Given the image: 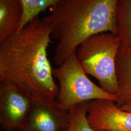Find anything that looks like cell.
Masks as SVG:
<instances>
[{
    "label": "cell",
    "instance_id": "cell-1",
    "mask_svg": "<svg viewBox=\"0 0 131 131\" xmlns=\"http://www.w3.org/2000/svg\"><path fill=\"white\" fill-rule=\"evenodd\" d=\"M50 26L39 17L0 43V83L17 85L36 100H56L58 91L48 48Z\"/></svg>",
    "mask_w": 131,
    "mask_h": 131
},
{
    "label": "cell",
    "instance_id": "cell-2",
    "mask_svg": "<svg viewBox=\"0 0 131 131\" xmlns=\"http://www.w3.org/2000/svg\"><path fill=\"white\" fill-rule=\"evenodd\" d=\"M118 0H63L50 8L43 19L58 44L54 60L60 65L91 37L110 32L117 35Z\"/></svg>",
    "mask_w": 131,
    "mask_h": 131
},
{
    "label": "cell",
    "instance_id": "cell-3",
    "mask_svg": "<svg viewBox=\"0 0 131 131\" xmlns=\"http://www.w3.org/2000/svg\"><path fill=\"white\" fill-rule=\"evenodd\" d=\"M121 45L117 34L101 33L83 42L75 52L77 60L86 73L97 80L103 90L117 96L118 89L116 61Z\"/></svg>",
    "mask_w": 131,
    "mask_h": 131
},
{
    "label": "cell",
    "instance_id": "cell-4",
    "mask_svg": "<svg viewBox=\"0 0 131 131\" xmlns=\"http://www.w3.org/2000/svg\"><path fill=\"white\" fill-rule=\"evenodd\" d=\"M52 73L58 82L55 101L64 111H69L76 104L95 100L106 99L116 103L119 101L117 96L106 92L89 79L78 61L75 52L53 69Z\"/></svg>",
    "mask_w": 131,
    "mask_h": 131
},
{
    "label": "cell",
    "instance_id": "cell-5",
    "mask_svg": "<svg viewBox=\"0 0 131 131\" xmlns=\"http://www.w3.org/2000/svg\"><path fill=\"white\" fill-rule=\"evenodd\" d=\"M35 99L19 86L0 83V124L6 131L20 130Z\"/></svg>",
    "mask_w": 131,
    "mask_h": 131
},
{
    "label": "cell",
    "instance_id": "cell-6",
    "mask_svg": "<svg viewBox=\"0 0 131 131\" xmlns=\"http://www.w3.org/2000/svg\"><path fill=\"white\" fill-rule=\"evenodd\" d=\"M87 119L95 131H131V112L121 109L111 100L89 102Z\"/></svg>",
    "mask_w": 131,
    "mask_h": 131
},
{
    "label": "cell",
    "instance_id": "cell-7",
    "mask_svg": "<svg viewBox=\"0 0 131 131\" xmlns=\"http://www.w3.org/2000/svg\"><path fill=\"white\" fill-rule=\"evenodd\" d=\"M69 111L62 110L55 100H36L20 131H66Z\"/></svg>",
    "mask_w": 131,
    "mask_h": 131
},
{
    "label": "cell",
    "instance_id": "cell-8",
    "mask_svg": "<svg viewBox=\"0 0 131 131\" xmlns=\"http://www.w3.org/2000/svg\"><path fill=\"white\" fill-rule=\"evenodd\" d=\"M24 13L21 0H0V43L19 32Z\"/></svg>",
    "mask_w": 131,
    "mask_h": 131
},
{
    "label": "cell",
    "instance_id": "cell-9",
    "mask_svg": "<svg viewBox=\"0 0 131 131\" xmlns=\"http://www.w3.org/2000/svg\"><path fill=\"white\" fill-rule=\"evenodd\" d=\"M119 101L117 106L131 102V48L121 45L116 61Z\"/></svg>",
    "mask_w": 131,
    "mask_h": 131
},
{
    "label": "cell",
    "instance_id": "cell-10",
    "mask_svg": "<svg viewBox=\"0 0 131 131\" xmlns=\"http://www.w3.org/2000/svg\"><path fill=\"white\" fill-rule=\"evenodd\" d=\"M116 21L121 46L131 48V0H118Z\"/></svg>",
    "mask_w": 131,
    "mask_h": 131
},
{
    "label": "cell",
    "instance_id": "cell-11",
    "mask_svg": "<svg viewBox=\"0 0 131 131\" xmlns=\"http://www.w3.org/2000/svg\"><path fill=\"white\" fill-rule=\"evenodd\" d=\"M89 102L76 104L69 111V123L66 131H95L87 119Z\"/></svg>",
    "mask_w": 131,
    "mask_h": 131
},
{
    "label": "cell",
    "instance_id": "cell-12",
    "mask_svg": "<svg viewBox=\"0 0 131 131\" xmlns=\"http://www.w3.org/2000/svg\"><path fill=\"white\" fill-rule=\"evenodd\" d=\"M63 0H21L24 6V16L20 26L21 30L33 19L48 8H50Z\"/></svg>",
    "mask_w": 131,
    "mask_h": 131
},
{
    "label": "cell",
    "instance_id": "cell-13",
    "mask_svg": "<svg viewBox=\"0 0 131 131\" xmlns=\"http://www.w3.org/2000/svg\"><path fill=\"white\" fill-rule=\"evenodd\" d=\"M117 106L122 110L131 112V102L124 103L121 105Z\"/></svg>",
    "mask_w": 131,
    "mask_h": 131
}]
</instances>
